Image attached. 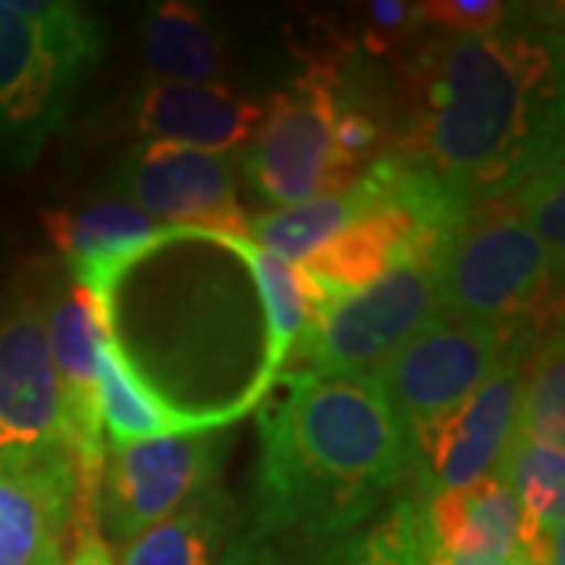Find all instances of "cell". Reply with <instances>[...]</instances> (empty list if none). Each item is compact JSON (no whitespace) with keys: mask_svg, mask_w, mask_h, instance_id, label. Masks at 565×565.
<instances>
[{"mask_svg":"<svg viewBox=\"0 0 565 565\" xmlns=\"http://www.w3.org/2000/svg\"><path fill=\"white\" fill-rule=\"evenodd\" d=\"M408 122L390 151L444 185L465 211L509 195L563 154L559 61L527 32H430L405 66Z\"/></svg>","mask_w":565,"mask_h":565,"instance_id":"cell-1","label":"cell"},{"mask_svg":"<svg viewBox=\"0 0 565 565\" xmlns=\"http://www.w3.org/2000/svg\"><path fill=\"white\" fill-rule=\"evenodd\" d=\"M258 434L255 537L349 534L412 478L408 427L371 377L280 374Z\"/></svg>","mask_w":565,"mask_h":565,"instance_id":"cell-2","label":"cell"},{"mask_svg":"<svg viewBox=\"0 0 565 565\" xmlns=\"http://www.w3.org/2000/svg\"><path fill=\"white\" fill-rule=\"evenodd\" d=\"M102 51V20L76 3L0 0V161L39 154Z\"/></svg>","mask_w":565,"mask_h":565,"instance_id":"cell-3","label":"cell"},{"mask_svg":"<svg viewBox=\"0 0 565 565\" xmlns=\"http://www.w3.org/2000/svg\"><path fill=\"white\" fill-rule=\"evenodd\" d=\"M563 267L503 199L465 211L437 255L444 315L500 330L544 327Z\"/></svg>","mask_w":565,"mask_h":565,"instance_id":"cell-4","label":"cell"},{"mask_svg":"<svg viewBox=\"0 0 565 565\" xmlns=\"http://www.w3.org/2000/svg\"><path fill=\"white\" fill-rule=\"evenodd\" d=\"M440 245L405 255L362 289L321 296L282 374L374 377L393 352L444 315L437 277Z\"/></svg>","mask_w":565,"mask_h":565,"instance_id":"cell-5","label":"cell"},{"mask_svg":"<svg viewBox=\"0 0 565 565\" xmlns=\"http://www.w3.org/2000/svg\"><path fill=\"white\" fill-rule=\"evenodd\" d=\"M337 73L315 66L280 92L243 151V170L258 195L277 207L343 192L362 177L337 151Z\"/></svg>","mask_w":565,"mask_h":565,"instance_id":"cell-6","label":"cell"},{"mask_svg":"<svg viewBox=\"0 0 565 565\" xmlns=\"http://www.w3.org/2000/svg\"><path fill=\"white\" fill-rule=\"evenodd\" d=\"M226 449L230 440L217 430L104 446L92 519L107 550H120L217 484Z\"/></svg>","mask_w":565,"mask_h":565,"instance_id":"cell-7","label":"cell"},{"mask_svg":"<svg viewBox=\"0 0 565 565\" xmlns=\"http://www.w3.org/2000/svg\"><path fill=\"white\" fill-rule=\"evenodd\" d=\"M550 323V321H546ZM537 327H522L505 345L503 362L459 408L412 437V497L465 490L500 471L519 434L525 367Z\"/></svg>","mask_w":565,"mask_h":565,"instance_id":"cell-8","label":"cell"},{"mask_svg":"<svg viewBox=\"0 0 565 565\" xmlns=\"http://www.w3.org/2000/svg\"><path fill=\"white\" fill-rule=\"evenodd\" d=\"M512 333L515 330L440 315L393 352L371 381L403 418L408 437H418L497 371Z\"/></svg>","mask_w":565,"mask_h":565,"instance_id":"cell-9","label":"cell"},{"mask_svg":"<svg viewBox=\"0 0 565 565\" xmlns=\"http://www.w3.org/2000/svg\"><path fill=\"white\" fill-rule=\"evenodd\" d=\"M117 192L151 221L192 226L221 236H248V217L236 199V163L167 141H145L120 163Z\"/></svg>","mask_w":565,"mask_h":565,"instance_id":"cell-10","label":"cell"},{"mask_svg":"<svg viewBox=\"0 0 565 565\" xmlns=\"http://www.w3.org/2000/svg\"><path fill=\"white\" fill-rule=\"evenodd\" d=\"M51 449L73 452L61 381L51 362L41 305L20 299L0 315V459Z\"/></svg>","mask_w":565,"mask_h":565,"instance_id":"cell-11","label":"cell"},{"mask_svg":"<svg viewBox=\"0 0 565 565\" xmlns=\"http://www.w3.org/2000/svg\"><path fill=\"white\" fill-rule=\"evenodd\" d=\"M408 500L418 565H503L522 550V512L500 471L465 490Z\"/></svg>","mask_w":565,"mask_h":565,"instance_id":"cell-12","label":"cell"},{"mask_svg":"<svg viewBox=\"0 0 565 565\" xmlns=\"http://www.w3.org/2000/svg\"><path fill=\"white\" fill-rule=\"evenodd\" d=\"M79 500L70 449L0 459V565H39L66 541Z\"/></svg>","mask_w":565,"mask_h":565,"instance_id":"cell-13","label":"cell"},{"mask_svg":"<svg viewBox=\"0 0 565 565\" xmlns=\"http://www.w3.org/2000/svg\"><path fill=\"white\" fill-rule=\"evenodd\" d=\"M264 120V104L221 82H151L136 102V126L148 141L230 154L248 145Z\"/></svg>","mask_w":565,"mask_h":565,"instance_id":"cell-14","label":"cell"},{"mask_svg":"<svg viewBox=\"0 0 565 565\" xmlns=\"http://www.w3.org/2000/svg\"><path fill=\"white\" fill-rule=\"evenodd\" d=\"M44 226L51 243L61 248L73 280L88 286L92 292H98L122 264H129L154 239H161L167 230L122 199L47 211Z\"/></svg>","mask_w":565,"mask_h":565,"instance_id":"cell-15","label":"cell"},{"mask_svg":"<svg viewBox=\"0 0 565 565\" xmlns=\"http://www.w3.org/2000/svg\"><path fill=\"white\" fill-rule=\"evenodd\" d=\"M381 195H384V173L374 161L343 192L321 195V199L292 204V207H277L258 221H252L248 239L262 245L264 252L299 267L311 252H318L355 217H362L367 207L381 202Z\"/></svg>","mask_w":565,"mask_h":565,"instance_id":"cell-16","label":"cell"},{"mask_svg":"<svg viewBox=\"0 0 565 565\" xmlns=\"http://www.w3.org/2000/svg\"><path fill=\"white\" fill-rule=\"evenodd\" d=\"M141 57L154 82H217L223 73L221 39L192 3H158L145 13Z\"/></svg>","mask_w":565,"mask_h":565,"instance_id":"cell-17","label":"cell"},{"mask_svg":"<svg viewBox=\"0 0 565 565\" xmlns=\"http://www.w3.org/2000/svg\"><path fill=\"white\" fill-rule=\"evenodd\" d=\"M308 553L274 559L258 544L239 546L223 565H418L415 534H412V500L396 497L381 522L362 525L340 537L302 541Z\"/></svg>","mask_w":565,"mask_h":565,"instance_id":"cell-18","label":"cell"},{"mask_svg":"<svg viewBox=\"0 0 565 565\" xmlns=\"http://www.w3.org/2000/svg\"><path fill=\"white\" fill-rule=\"evenodd\" d=\"M226 537V497L217 484L180 512L114 550L117 565H217Z\"/></svg>","mask_w":565,"mask_h":565,"instance_id":"cell-19","label":"cell"},{"mask_svg":"<svg viewBox=\"0 0 565 565\" xmlns=\"http://www.w3.org/2000/svg\"><path fill=\"white\" fill-rule=\"evenodd\" d=\"M236 248L243 252L245 264H248L252 277L262 289L267 340H270V371L277 377L286 362L292 359L296 345L315 318L321 292L315 282L308 280L302 267L264 252L262 245H255L248 236H236Z\"/></svg>","mask_w":565,"mask_h":565,"instance_id":"cell-20","label":"cell"},{"mask_svg":"<svg viewBox=\"0 0 565 565\" xmlns=\"http://www.w3.org/2000/svg\"><path fill=\"white\" fill-rule=\"evenodd\" d=\"M95 374H98V412H102L107 444H139V440H158L173 434H192L177 415H170L136 384V377L117 359L107 330L98 340Z\"/></svg>","mask_w":565,"mask_h":565,"instance_id":"cell-21","label":"cell"},{"mask_svg":"<svg viewBox=\"0 0 565 565\" xmlns=\"http://www.w3.org/2000/svg\"><path fill=\"white\" fill-rule=\"evenodd\" d=\"M519 437L537 444H565V359L563 330L546 323L544 337L531 345L519 412Z\"/></svg>","mask_w":565,"mask_h":565,"instance_id":"cell-22","label":"cell"},{"mask_svg":"<svg viewBox=\"0 0 565 565\" xmlns=\"http://www.w3.org/2000/svg\"><path fill=\"white\" fill-rule=\"evenodd\" d=\"M503 202L534 230V236L544 243L550 258L563 267L565 255V182L563 154L541 163L534 173H527Z\"/></svg>","mask_w":565,"mask_h":565,"instance_id":"cell-23","label":"cell"},{"mask_svg":"<svg viewBox=\"0 0 565 565\" xmlns=\"http://www.w3.org/2000/svg\"><path fill=\"white\" fill-rule=\"evenodd\" d=\"M512 7L500 0H427L418 3L424 29L465 39H487L505 29Z\"/></svg>","mask_w":565,"mask_h":565,"instance_id":"cell-24","label":"cell"},{"mask_svg":"<svg viewBox=\"0 0 565 565\" xmlns=\"http://www.w3.org/2000/svg\"><path fill=\"white\" fill-rule=\"evenodd\" d=\"M364 44L374 54H386L393 47H403L408 39H422L424 25L418 3L403 0H374L364 7Z\"/></svg>","mask_w":565,"mask_h":565,"instance_id":"cell-25","label":"cell"},{"mask_svg":"<svg viewBox=\"0 0 565 565\" xmlns=\"http://www.w3.org/2000/svg\"><path fill=\"white\" fill-rule=\"evenodd\" d=\"M70 531H73V556L66 559V565H117L114 553L107 550L98 527H95L88 505L76 503V515H73Z\"/></svg>","mask_w":565,"mask_h":565,"instance_id":"cell-26","label":"cell"},{"mask_svg":"<svg viewBox=\"0 0 565 565\" xmlns=\"http://www.w3.org/2000/svg\"><path fill=\"white\" fill-rule=\"evenodd\" d=\"M39 565H66V550H63V544L54 546V550H51Z\"/></svg>","mask_w":565,"mask_h":565,"instance_id":"cell-27","label":"cell"},{"mask_svg":"<svg viewBox=\"0 0 565 565\" xmlns=\"http://www.w3.org/2000/svg\"><path fill=\"white\" fill-rule=\"evenodd\" d=\"M503 565H541V563H537V559H534L531 553H525V550H519V553H515V556H509V559H505Z\"/></svg>","mask_w":565,"mask_h":565,"instance_id":"cell-28","label":"cell"}]
</instances>
